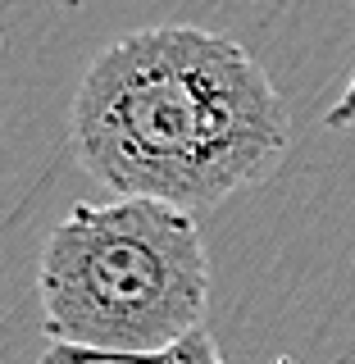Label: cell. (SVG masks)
Masks as SVG:
<instances>
[{
    "instance_id": "6da1fadb",
    "label": "cell",
    "mask_w": 355,
    "mask_h": 364,
    "mask_svg": "<svg viewBox=\"0 0 355 364\" xmlns=\"http://www.w3.org/2000/svg\"><path fill=\"white\" fill-rule=\"evenodd\" d=\"M68 151L114 196L196 214L278 173L292 119L246 46L164 23L87 64L68 105Z\"/></svg>"
},
{
    "instance_id": "7a4b0ae2",
    "label": "cell",
    "mask_w": 355,
    "mask_h": 364,
    "mask_svg": "<svg viewBox=\"0 0 355 364\" xmlns=\"http://www.w3.org/2000/svg\"><path fill=\"white\" fill-rule=\"evenodd\" d=\"M51 346L155 355L205 328L210 255L187 210L119 196L73 205L37 264Z\"/></svg>"
},
{
    "instance_id": "3957f363",
    "label": "cell",
    "mask_w": 355,
    "mask_h": 364,
    "mask_svg": "<svg viewBox=\"0 0 355 364\" xmlns=\"http://www.w3.org/2000/svg\"><path fill=\"white\" fill-rule=\"evenodd\" d=\"M37 364H223V355L210 328H201L187 341L155 350V355H100V350H78V346H51Z\"/></svg>"
},
{
    "instance_id": "277c9868",
    "label": "cell",
    "mask_w": 355,
    "mask_h": 364,
    "mask_svg": "<svg viewBox=\"0 0 355 364\" xmlns=\"http://www.w3.org/2000/svg\"><path fill=\"white\" fill-rule=\"evenodd\" d=\"M351 123H355V73H351L346 91L337 96V105L328 109V128H351Z\"/></svg>"
}]
</instances>
